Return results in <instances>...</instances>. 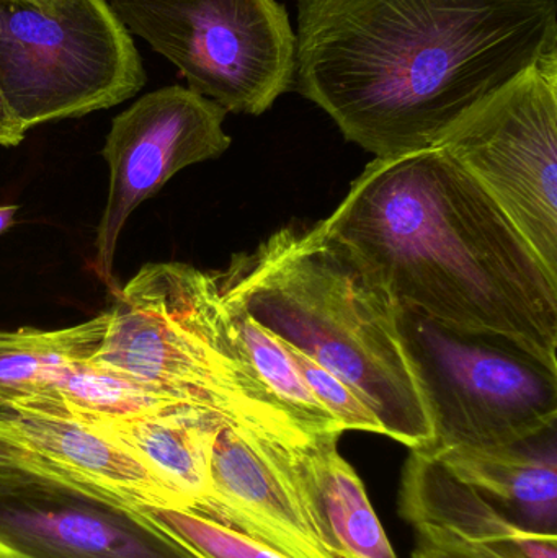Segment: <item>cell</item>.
Segmentation results:
<instances>
[{
    "label": "cell",
    "instance_id": "obj_1",
    "mask_svg": "<svg viewBox=\"0 0 557 558\" xmlns=\"http://www.w3.org/2000/svg\"><path fill=\"white\" fill-rule=\"evenodd\" d=\"M293 92L376 157L431 149L557 54V0H296Z\"/></svg>",
    "mask_w": 557,
    "mask_h": 558
},
{
    "label": "cell",
    "instance_id": "obj_2",
    "mask_svg": "<svg viewBox=\"0 0 557 558\" xmlns=\"http://www.w3.org/2000/svg\"><path fill=\"white\" fill-rule=\"evenodd\" d=\"M320 226L396 305L557 369V279L440 147L376 157Z\"/></svg>",
    "mask_w": 557,
    "mask_h": 558
},
{
    "label": "cell",
    "instance_id": "obj_3",
    "mask_svg": "<svg viewBox=\"0 0 557 558\" xmlns=\"http://www.w3.org/2000/svg\"><path fill=\"white\" fill-rule=\"evenodd\" d=\"M215 279L225 298L340 377L383 436L427 451L434 429L402 347L398 305L320 222L275 232Z\"/></svg>",
    "mask_w": 557,
    "mask_h": 558
},
{
    "label": "cell",
    "instance_id": "obj_4",
    "mask_svg": "<svg viewBox=\"0 0 557 558\" xmlns=\"http://www.w3.org/2000/svg\"><path fill=\"white\" fill-rule=\"evenodd\" d=\"M107 335L92 360L157 396L202 407L232 425L288 442L310 438L255 379L239 353L215 274L147 264L114 292Z\"/></svg>",
    "mask_w": 557,
    "mask_h": 558
},
{
    "label": "cell",
    "instance_id": "obj_5",
    "mask_svg": "<svg viewBox=\"0 0 557 558\" xmlns=\"http://www.w3.org/2000/svg\"><path fill=\"white\" fill-rule=\"evenodd\" d=\"M398 328L434 429L424 454L504 445L556 425L557 369L545 361L499 335L448 327L404 305Z\"/></svg>",
    "mask_w": 557,
    "mask_h": 558
},
{
    "label": "cell",
    "instance_id": "obj_6",
    "mask_svg": "<svg viewBox=\"0 0 557 558\" xmlns=\"http://www.w3.org/2000/svg\"><path fill=\"white\" fill-rule=\"evenodd\" d=\"M146 82L131 33L107 0L51 9L0 0V94L26 131L117 107Z\"/></svg>",
    "mask_w": 557,
    "mask_h": 558
},
{
    "label": "cell",
    "instance_id": "obj_7",
    "mask_svg": "<svg viewBox=\"0 0 557 558\" xmlns=\"http://www.w3.org/2000/svg\"><path fill=\"white\" fill-rule=\"evenodd\" d=\"M124 28L228 113L261 117L293 90L296 32L280 0H107Z\"/></svg>",
    "mask_w": 557,
    "mask_h": 558
},
{
    "label": "cell",
    "instance_id": "obj_8",
    "mask_svg": "<svg viewBox=\"0 0 557 558\" xmlns=\"http://www.w3.org/2000/svg\"><path fill=\"white\" fill-rule=\"evenodd\" d=\"M435 147L483 189L557 279V54L476 101Z\"/></svg>",
    "mask_w": 557,
    "mask_h": 558
},
{
    "label": "cell",
    "instance_id": "obj_9",
    "mask_svg": "<svg viewBox=\"0 0 557 558\" xmlns=\"http://www.w3.org/2000/svg\"><path fill=\"white\" fill-rule=\"evenodd\" d=\"M0 558H198L143 511L58 472L0 477Z\"/></svg>",
    "mask_w": 557,
    "mask_h": 558
},
{
    "label": "cell",
    "instance_id": "obj_10",
    "mask_svg": "<svg viewBox=\"0 0 557 558\" xmlns=\"http://www.w3.org/2000/svg\"><path fill=\"white\" fill-rule=\"evenodd\" d=\"M228 111L182 85H169L134 101L111 121L104 147L110 192L95 238V271L117 292L118 239L134 209L180 170L222 156L232 140Z\"/></svg>",
    "mask_w": 557,
    "mask_h": 558
},
{
    "label": "cell",
    "instance_id": "obj_11",
    "mask_svg": "<svg viewBox=\"0 0 557 558\" xmlns=\"http://www.w3.org/2000/svg\"><path fill=\"white\" fill-rule=\"evenodd\" d=\"M225 422L211 448L218 523L234 527L290 558H339L311 523L281 464L277 442ZM288 442V441H287Z\"/></svg>",
    "mask_w": 557,
    "mask_h": 558
},
{
    "label": "cell",
    "instance_id": "obj_12",
    "mask_svg": "<svg viewBox=\"0 0 557 558\" xmlns=\"http://www.w3.org/2000/svg\"><path fill=\"white\" fill-rule=\"evenodd\" d=\"M23 441L61 471L133 508L185 510L182 498L130 449L81 422L58 393L0 407Z\"/></svg>",
    "mask_w": 557,
    "mask_h": 558
},
{
    "label": "cell",
    "instance_id": "obj_13",
    "mask_svg": "<svg viewBox=\"0 0 557 558\" xmlns=\"http://www.w3.org/2000/svg\"><path fill=\"white\" fill-rule=\"evenodd\" d=\"M342 433L278 441L281 464L311 523L339 558H398L355 469L339 452Z\"/></svg>",
    "mask_w": 557,
    "mask_h": 558
},
{
    "label": "cell",
    "instance_id": "obj_14",
    "mask_svg": "<svg viewBox=\"0 0 557 558\" xmlns=\"http://www.w3.org/2000/svg\"><path fill=\"white\" fill-rule=\"evenodd\" d=\"M65 403V402H64ZM81 422L130 449L185 504V510L218 523L211 485V448L225 416L175 403L131 416H101L65 403Z\"/></svg>",
    "mask_w": 557,
    "mask_h": 558
},
{
    "label": "cell",
    "instance_id": "obj_15",
    "mask_svg": "<svg viewBox=\"0 0 557 558\" xmlns=\"http://www.w3.org/2000/svg\"><path fill=\"white\" fill-rule=\"evenodd\" d=\"M401 514L415 531L444 534L504 558H557V536L526 533L444 462L411 451L402 472Z\"/></svg>",
    "mask_w": 557,
    "mask_h": 558
},
{
    "label": "cell",
    "instance_id": "obj_16",
    "mask_svg": "<svg viewBox=\"0 0 557 558\" xmlns=\"http://www.w3.org/2000/svg\"><path fill=\"white\" fill-rule=\"evenodd\" d=\"M526 533L557 536V423L504 445L432 456Z\"/></svg>",
    "mask_w": 557,
    "mask_h": 558
},
{
    "label": "cell",
    "instance_id": "obj_17",
    "mask_svg": "<svg viewBox=\"0 0 557 558\" xmlns=\"http://www.w3.org/2000/svg\"><path fill=\"white\" fill-rule=\"evenodd\" d=\"M219 299L239 353L278 409L307 435L343 433L304 383L283 341L258 324L238 302L221 292Z\"/></svg>",
    "mask_w": 557,
    "mask_h": 558
},
{
    "label": "cell",
    "instance_id": "obj_18",
    "mask_svg": "<svg viewBox=\"0 0 557 558\" xmlns=\"http://www.w3.org/2000/svg\"><path fill=\"white\" fill-rule=\"evenodd\" d=\"M108 311L62 330L0 331V407L46 396L49 371L68 361L90 360L107 335Z\"/></svg>",
    "mask_w": 557,
    "mask_h": 558
},
{
    "label": "cell",
    "instance_id": "obj_19",
    "mask_svg": "<svg viewBox=\"0 0 557 558\" xmlns=\"http://www.w3.org/2000/svg\"><path fill=\"white\" fill-rule=\"evenodd\" d=\"M46 396L58 393L69 407L101 416H131L175 402L157 396L121 371L95 360L68 361L49 371Z\"/></svg>",
    "mask_w": 557,
    "mask_h": 558
},
{
    "label": "cell",
    "instance_id": "obj_20",
    "mask_svg": "<svg viewBox=\"0 0 557 558\" xmlns=\"http://www.w3.org/2000/svg\"><path fill=\"white\" fill-rule=\"evenodd\" d=\"M198 558H290L234 527L175 508H137Z\"/></svg>",
    "mask_w": 557,
    "mask_h": 558
},
{
    "label": "cell",
    "instance_id": "obj_21",
    "mask_svg": "<svg viewBox=\"0 0 557 558\" xmlns=\"http://www.w3.org/2000/svg\"><path fill=\"white\" fill-rule=\"evenodd\" d=\"M283 344L293 357L294 364L300 369L311 392L334 416L342 432H368L383 435L378 418L340 377L291 344L284 343V341Z\"/></svg>",
    "mask_w": 557,
    "mask_h": 558
},
{
    "label": "cell",
    "instance_id": "obj_22",
    "mask_svg": "<svg viewBox=\"0 0 557 558\" xmlns=\"http://www.w3.org/2000/svg\"><path fill=\"white\" fill-rule=\"evenodd\" d=\"M23 471L58 472L69 475L68 472L46 461L32 446L26 445L22 436L10 425L9 420L0 413V477Z\"/></svg>",
    "mask_w": 557,
    "mask_h": 558
},
{
    "label": "cell",
    "instance_id": "obj_23",
    "mask_svg": "<svg viewBox=\"0 0 557 558\" xmlns=\"http://www.w3.org/2000/svg\"><path fill=\"white\" fill-rule=\"evenodd\" d=\"M412 558H504L480 547L467 546L432 531H417V547Z\"/></svg>",
    "mask_w": 557,
    "mask_h": 558
},
{
    "label": "cell",
    "instance_id": "obj_24",
    "mask_svg": "<svg viewBox=\"0 0 557 558\" xmlns=\"http://www.w3.org/2000/svg\"><path fill=\"white\" fill-rule=\"evenodd\" d=\"M26 130L13 117L10 108L7 107L2 94H0V146L16 147L25 140Z\"/></svg>",
    "mask_w": 557,
    "mask_h": 558
},
{
    "label": "cell",
    "instance_id": "obj_25",
    "mask_svg": "<svg viewBox=\"0 0 557 558\" xmlns=\"http://www.w3.org/2000/svg\"><path fill=\"white\" fill-rule=\"evenodd\" d=\"M16 213H19V206H0V234L12 228Z\"/></svg>",
    "mask_w": 557,
    "mask_h": 558
},
{
    "label": "cell",
    "instance_id": "obj_26",
    "mask_svg": "<svg viewBox=\"0 0 557 558\" xmlns=\"http://www.w3.org/2000/svg\"><path fill=\"white\" fill-rule=\"evenodd\" d=\"M15 2L29 3V5L39 7V9H51L61 0H15Z\"/></svg>",
    "mask_w": 557,
    "mask_h": 558
}]
</instances>
